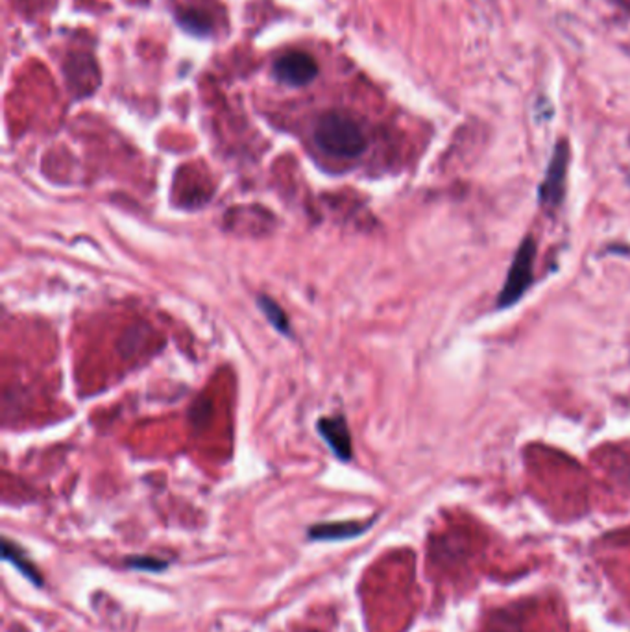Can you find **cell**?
Here are the masks:
<instances>
[{
    "mask_svg": "<svg viewBox=\"0 0 630 632\" xmlns=\"http://www.w3.org/2000/svg\"><path fill=\"white\" fill-rule=\"evenodd\" d=\"M313 137L322 152L342 159H355L368 146L363 128L340 111L322 115L315 126Z\"/></svg>",
    "mask_w": 630,
    "mask_h": 632,
    "instance_id": "1",
    "label": "cell"
},
{
    "mask_svg": "<svg viewBox=\"0 0 630 632\" xmlns=\"http://www.w3.org/2000/svg\"><path fill=\"white\" fill-rule=\"evenodd\" d=\"M535 257H536V243L531 236H527L512 259L506 279L503 283V289L497 296V309H508L515 306L531 289V285L535 281Z\"/></svg>",
    "mask_w": 630,
    "mask_h": 632,
    "instance_id": "2",
    "label": "cell"
},
{
    "mask_svg": "<svg viewBox=\"0 0 630 632\" xmlns=\"http://www.w3.org/2000/svg\"><path fill=\"white\" fill-rule=\"evenodd\" d=\"M567 163H569V146L565 141H558L553 150L551 161L547 165L545 176L538 189L540 204L545 209H555L562 204L565 195V178H567Z\"/></svg>",
    "mask_w": 630,
    "mask_h": 632,
    "instance_id": "3",
    "label": "cell"
},
{
    "mask_svg": "<svg viewBox=\"0 0 630 632\" xmlns=\"http://www.w3.org/2000/svg\"><path fill=\"white\" fill-rule=\"evenodd\" d=\"M318 75V64L315 57L304 50H293L286 52L277 62L274 64V76L285 84L293 87L307 85L311 80H315Z\"/></svg>",
    "mask_w": 630,
    "mask_h": 632,
    "instance_id": "4",
    "label": "cell"
},
{
    "mask_svg": "<svg viewBox=\"0 0 630 632\" xmlns=\"http://www.w3.org/2000/svg\"><path fill=\"white\" fill-rule=\"evenodd\" d=\"M316 429L336 458H340L344 463L352 461L354 446L348 424L344 420V416H324L318 420Z\"/></svg>",
    "mask_w": 630,
    "mask_h": 632,
    "instance_id": "5",
    "label": "cell"
},
{
    "mask_svg": "<svg viewBox=\"0 0 630 632\" xmlns=\"http://www.w3.org/2000/svg\"><path fill=\"white\" fill-rule=\"evenodd\" d=\"M372 522H331V524H318L309 529V538L313 540H348L354 537L363 535Z\"/></svg>",
    "mask_w": 630,
    "mask_h": 632,
    "instance_id": "6",
    "label": "cell"
},
{
    "mask_svg": "<svg viewBox=\"0 0 630 632\" xmlns=\"http://www.w3.org/2000/svg\"><path fill=\"white\" fill-rule=\"evenodd\" d=\"M257 306L263 311L265 318L272 324V327L281 333V335H291V322L286 313L283 311V307L279 304H275L270 296H257Z\"/></svg>",
    "mask_w": 630,
    "mask_h": 632,
    "instance_id": "7",
    "label": "cell"
},
{
    "mask_svg": "<svg viewBox=\"0 0 630 632\" xmlns=\"http://www.w3.org/2000/svg\"><path fill=\"white\" fill-rule=\"evenodd\" d=\"M3 557L5 560L12 562L23 576L26 579H30L32 583L35 585H41V577H39V571L34 567V564L26 558V555L17 547V544H12L10 540H5V546H3Z\"/></svg>",
    "mask_w": 630,
    "mask_h": 632,
    "instance_id": "8",
    "label": "cell"
},
{
    "mask_svg": "<svg viewBox=\"0 0 630 632\" xmlns=\"http://www.w3.org/2000/svg\"><path fill=\"white\" fill-rule=\"evenodd\" d=\"M128 566L135 567V569H141V571H163L166 567V562L159 560V558H152V557H132L126 560Z\"/></svg>",
    "mask_w": 630,
    "mask_h": 632,
    "instance_id": "9",
    "label": "cell"
},
{
    "mask_svg": "<svg viewBox=\"0 0 630 632\" xmlns=\"http://www.w3.org/2000/svg\"><path fill=\"white\" fill-rule=\"evenodd\" d=\"M182 25L185 28H191V30H209V23L205 19H202V14L200 12H187L185 15H182Z\"/></svg>",
    "mask_w": 630,
    "mask_h": 632,
    "instance_id": "10",
    "label": "cell"
}]
</instances>
